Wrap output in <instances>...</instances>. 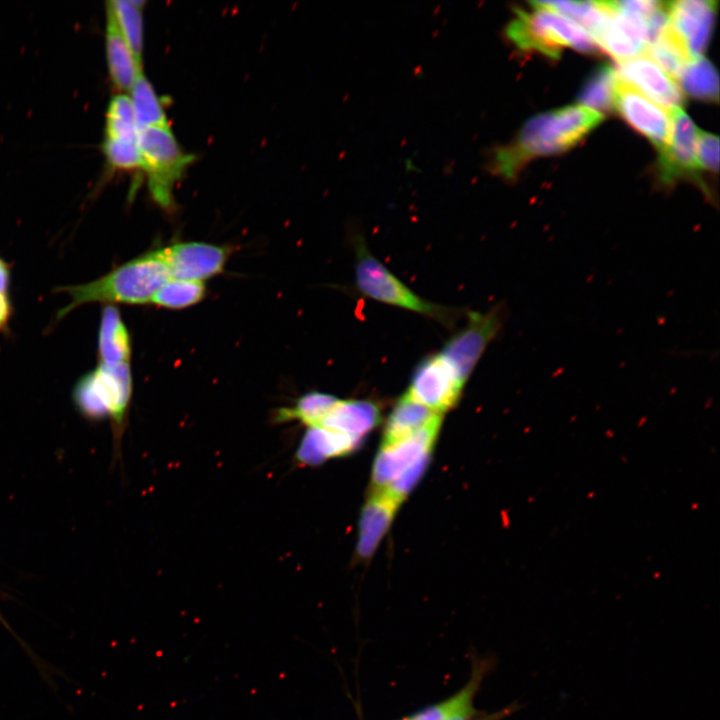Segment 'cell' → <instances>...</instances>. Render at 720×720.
Wrapping results in <instances>:
<instances>
[{"instance_id": "1", "label": "cell", "mask_w": 720, "mask_h": 720, "mask_svg": "<svg viewBox=\"0 0 720 720\" xmlns=\"http://www.w3.org/2000/svg\"><path fill=\"white\" fill-rule=\"evenodd\" d=\"M602 120V114L580 105L536 115L510 143L495 149L489 169L506 180H514L530 160L569 150Z\"/></svg>"}, {"instance_id": "2", "label": "cell", "mask_w": 720, "mask_h": 720, "mask_svg": "<svg viewBox=\"0 0 720 720\" xmlns=\"http://www.w3.org/2000/svg\"><path fill=\"white\" fill-rule=\"evenodd\" d=\"M170 277L163 248L151 250L118 266L88 283L57 287L70 302L57 313V320L75 308L94 302L104 304H146Z\"/></svg>"}, {"instance_id": "3", "label": "cell", "mask_w": 720, "mask_h": 720, "mask_svg": "<svg viewBox=\"0 0 720 720\" xmlns=\"http://www.w3.org/2000/svg\"><path fill=\"white\" fill-rule=\"evenodd\" d=\"M531 10L515 9V16L506 26V37L522 51L541 53L552 59L566 47L583 53H596L599 46L576 21L546 8L536 1Z\"/></svg>"}, {"instance_id": "4", "label": "cell", "mask_w": 720, "mask_h": 720, "mask_svg": "<svg viewBox=\"0 0 720 720\" xmlns=\"http://www.w3.org/2000/svg\"><path fill=\"white\" fill-rule=\"evenodd\" d=\"M131 395L128 363L114 366L98 363L79 378L73 388V401L82 416L94 421L110 419L115 452L119 450L126 427Z\"/></svg>"}, {"instance_id": "5", "label": "cell", "mask_w": 720, "mask_h": 720, "mask_svg": "<svg viewBox=\"0 0 720 720\" xmlns=\"http://www.w3.org/2000/svg\"><path fill=\"white\" fill-rule=\"evenodd\" d=\"M354 247L355 282L363 295L432 318L443 325L455 323L459 315L457 310L432 303L416 294L370 252L363 239L356 238Z\"/></svg>"}, {"instance_id": "6", "label": "cell", "mask_w": 720, "mask_h": 720, "mask_svg": "<svg viewBox=\"0 0 720 720\" xmlns=\"http://www.w3.org/2000/svg\"><path fill=\"white\" fill-rule=\"evenodd\" d=\"M138 146L153 200L163 209H172L174 184L192 162V156L183 152L169 126L139 129Z\"/></svg>"}, {"instance_id": "7", "label": "cell", "mask_w": 720, "mask_h": 720, "mask_svg": "<svg viewBox=\"0 0 720 720\" xmlns=\"http://www.w3.org/2000/svg\"><path fill=\"white\" fill-rule=\"evenodd\" d=\"M504 315L503 305H496L485 313L469 312L464 328L452 336L439 352L464 382L500 331Z\"/></svg>"}, {"instance_id": "8", "label": "cell", "mask_w": 720, "mask_h": 720, "mask_svg": "<svg viewBox=\"0 0 720 720\" xmlns=\"http://www.w3.org/2000/svg\"><path fill=\"white\" fill-rule=\"evenodd\" d=\"M465 383L447 360L436 353L417 365L405 394L428 409L443 414L455 406Z\"/></svg>"}, {"instance_id": "9", "label": "cell", "mask_w": 720, "mask_h": 720, "mask_svg": "<svg viewBox=\"0 0 720 720\" xmlns=\"http://www.w3.org/2000/svg\"><path fill=\"white\" fill-rule=\"evenodd\" d=\"M441 422L439 416L413 434L382 446L372 470L375 487L384 488L411 467L429 460Z\"/></svg>"}, {"instance_id": "10", "label": "cell", "mask_w": 720, "mask_h": 720, "mask_svg": "<svg viewBox=\"0 0 720 720\" xmlns=\"http://www.w3.org/2000/svg\"><path fill=\"white\" fill-rule=\"evenodd\" d=\"M699 130L681 109L671 112V130L667 146L658 155V175L671 185L681 178L699 181L696 147Z\"/></svg>"}, {"instance_id": "11", "label": "cell", "mask_w": 720, "mask_h": 720, "mask_svg": "<svg viewBox=\"0 0 720 720\" xmlns=\"http://www.w3.org/2000/svg\"><path fill=\"white\" fill-rule=\"evenodd\" d=\"M614 106L622 118L661 152L668 144L671 115L636 88L616 77Z\"/></svg>"}, {"instance_id": "12", "label": "cell", "mask_w": 720, "mask_h": 720, "mask_svg": "<svg viewBox=\"0 0 720 720\" xmlns=\"http://www.w3.org/2000/svg\"><path fill=\"white\" fill-rule=\"evenodd\" d=\"M717 2L678 0L666 2L669 23L692 60L702 57L712 33Z\"/></svg>"}, {"instance_id": "13", "label": "cell", "mask_w": 720, "mask_h": 720, "mask_svg": "<svg viewBox=\"0 0 720 720\" xmlns=\"http://www.w3.org/2000/svg\"><path fill=\"white\" fill-rule=\"evenodd\" d=\"M173 279L201 281L223 271L229 249L204 242H179L163 248Z\"/></svg>"}, {"instance_id": "14", "label": "cell", "mask_w": 720, "mask_h": 720, "mask_svg": "<svg viewBox=\"0 0 720 720\" xmlns=\"http://www.w3.org/2000/svg\"><path fill=\"white\" fill-rule=\"evenodd\" d=\"M617 78L633 84L650 100L672 112L684 104V95L675 83L657 64L647 56H636L619 62Z\"/></svg>"}, {"instance_id": "15", "label": "cell", "mask_w": 720, "mask_h": 720, "mask_svg": "<svg viewBox=\"0 0 720 720\" xmlns=\"http://www.w3.org/2000/svg\"><path fill=\"white\" fill-rule=\"evenodd\" d=\"M612 9L613 13L596 43L619 63L644 51L648 44V34L643 16Z\"/></svg>"}, {"instance_id": "16", "label": "cell", "mask_w": 720, "mask_h": 720, "mask_svg": "<svg viewBox=\"0 0 720 720\" xmlns=\"http://www.w3.org/2000/svg\"><path fill=\"white\" fill-rule=\"evenodd\" d=\"M401 500L384 488H376L366 502L359 526L357 554L369 558L388 530Z\"/></svg>"}, {"instance_id": "17", "label": "cell", "mask_w": 720, "mask_h": 720, "mask_svg": "<svg viewBox=\"0 0 720 720\" xmlns=\"http://www.w3.org/2000/svg\"><path fill=\"white\" fill-rule=\"evenodd\" d=\"M379 421L380 410L374 402L337 399L319 424L314 427H322L362 440Z\"/></svg>"}, {"instance_id": "18", "label": "cell", "mask_w": 720, "mask_h": 720, "mask_svg": "<svg viewBox=\"0 0 720 720\" xmlns=\"http://www.w3.org/2000/svg\"><path fill=\"white\" fill-rule=\"evenodd\" d=\"M360 441L322 427H308L296 450L295 458L297 463L302 465H319L330 458L350 453Z\"/></svg>"}, {"instance_id": "19", "label": "cell", "mask_w": 720, "mask_h": 720, "mask_svg": "<svg viewBox=\"0 0 720 720\" xmlns=\"http://www.w3.org/2000/svg\"><path fill=\"white\" fill-rule=\"evenodd\" d=\"M97 352L101 364L114 366L129 362L130 337L119 310L115 306L106 305L102 309Z\"/></svg>"}, {"instance_id": "20", "label": "cell", "mask_w": 720, "mask_h": 720, "mask_svg": "<svg viewBox=\"0 0 720 720\" xmlns=\"http://www.w3.org/2000/svg\"><path fill=\"white\" fill-rule=\"evenodd\" d=\"M106 12V57L109 73L116 87L130 90L137 76L142 73V65L138 63L118 30L111 13L107 9Z\"/></svg>"}, {"instance_id": "21", "label": "cell", "mask_w": 720, "mask_h": 720, "mask_svg": "<svg viewBox=\"0 0 720 720\" xmlns=\"http://www.w3.org/2000/svg\"><path fill=\"white\" fill-rule=\"evenodd\" d=\"M439 416L443 414L434 412L403 394L387 420L382 446L413 434Z\"/></svg>"}, {"instance_id": "22", "label": "cell", "mask_w": 720, "mask_h": 720, "mask_svg": "<svg viewBox=\"0 0 720 720\" xmlns=\"http://www.w3.org/2000/svg\"><path fill=\"white\" fill-rule=\"evenodd\" d=\"M484 669L479 665L470 681L458 693L445 701L424 709L407 720H461L473 718L478 712L473 699L482 680Z\"/></svg>"}, {"instance_id": "23", "label": "cell", "mask_w": 720, "mask_h": 720, "mask_svg": "<svg viewBox=\"0 0 720 720\" xmlns=\"http://www.w3.org/2000/svg\"><path fill=\"white\" fill-rule=\"evenodd\" d=\"M646 53L669 77L678 79L685 66L692 61L684 43L670 23L650 42Z\"/></svg>"}, {"instance_id": "24", "label": "cell", "mask_w": 720, "mask_h": 720, "mask_svg": "<svg viewBox=\"0 0 720 720\" xmlns=\"http://www.w3.org/2000/svg\"><path fill=\"white\" fill-rule=\"evenodd\" d=\"M106 9L111 13L118 30L131 49L136 60L142 65V2L132 0H113L107 2Z\"/></svg>"}, {"instance_id": "25", "label": "cell", "mask_w": 720, "mask_h": 720, "mask_svg": "<svg viewBox=\"0 0 720 720\" xmlns=\"http://www.w3.org/2000/svg\"><path fill=\"white\" fill-rule=\"evenodd\" d=\"M129 98L138 130L149 126H169L161 100L143 73L131 86Z\"/></svg>"}, {"instance_id": "26", "label": "cell", "mask_w": 720, "mask_h": 720, "mask_svg": "<svg viewBox=\"0 0 720 720\" xmlns=\"http://www.w3.org/2000/svg\"><path fill=\"white\" fill-rule=\"evenodd\" d=\"M678 79L689 96L703 101L718 102V74L707 59L700 57L689 62Z\"/></svg>"}, {"instance_id": "27", "label": "cell", "mask_w": 720, "mask_h": 720, "mask_svg": "<svg viewBox=\"0 0 720 720\" xmlns=\"http://www.w3.org/2000/svg\"><path fill=\"white\" fill-rule=\"evenodd\" d=\"M616 72L608 65L598 67L585 82L578 101L599 114L610 112L614 106Z\"/></svg>"}, {"instance_id": "28", "label": "cell", "mask_w": 720, "mask_h": 720, "mask_svg": "<svg viewBox=\"0 0 720 720\" xmlns=\"http://www.w3.org/2000/svg\"><path fill=\"white\" fill-rule=\"evenodd\" d=\"M337 399L322 392H308L301 396L294 406L278 409L274 420L277 423L297 420L307 427H314L319 424Z\"/></svg>"}, {"instance_id": "29", "label": "cell", "mask_w": 720, "mask_h": 720, "mask_svg": "<svg viewBox=\"0 0 720 720\" xmlns=\"http://www.w3.org/2000/svg\"><path fill=\"white\" fill-rule=\"evenodd\" d=\"M205 292L201 281L171 279L161 286L151 302L165 308L181 309L200 302Z\"/></svg>"}, {"instance_id": "30", "label": "cell", "mask_w": 720, "mask_h": 720, "mask_svg": "<svg viewBox=\"0 0 720 720\" xmlns=\"http://www.w3.org/2000/svg\"><path fill=\"white\" fill-rule=\"evenodd\" d=\"M105 135L113 139L138 137V126L129 96L118 94L111 99L106 113Z\"/></svg>"}, {"instance_id": "31", "label": "cell", "mask_w": 720, "mask_h": 720, "mask_svg": "<svg viewBox=\"0 0 720 720\" xmlns=\"http://www.w3.org/2000/svg\"><path fill=\"white\" fill-rule=\"evenodd\" d=\"M104 154L108 163L116 169L142 168L138 137L133 139L105 138Z\"/></svg>"}, {"instance_id": "32", "label": "cell", "mask_w": 720, "mask_h": 720, "mask_svg": "<svg viewBox=\"0 0 720 720\" xmlns=\"http://www.w3.org/2000/svg\"><path fill=\"white\" fill-rule=\"evenodd\" d=\"M696 157L700 168H704L712 172H718L719 138L715 135L699 131Z\"/></svg>"}, {"instance_id": "33", "label": "cell", "mask_w": 720, "mask_h": 720, "mask_svg": "<svg viewBox=\"0 0 720 720\" xmlns=\"http://www.w3.org/2000/svg\"><path fill=\"white\" fill-rule=\"evenodd\" d=\"M610 3L616 10L639 14L644 18L664 5V2L652 0L610 1Z\"/></svg>"}, {"instance_id": "34", "label": "cell", "mask_w": 720, "mask_h": 720, "mask_svg": "<svg viewBox=\"0 0 720 720\" xmlns=\"http://www.w3.org/2000/svg\"><path fill=\"white\" fill-rule=\"evenodd\" d=\"M11 315V303L8 293L0 291V329L5 328Z\"/></svg>"}, {"instance_id": "35", "label": "cell", "mask_w": 720, "mask_h": 720, "mask_svg": "<svg viewBox=\"0 0 720 720\" xmlns=\"http://www.w3.org/2000/svg\"><path fill=\"white\" fill-rule=\"evenodd\" d=\"M509 711H511V710H509ZM509 711L498 712L497 714H494L489 718L488 717L487 718H479V719L468 718V719H461V720H497V719H500L503 716H505L506 712H509Z\"/></svg>"}, {"instance_id": "36", "label": "cell", "mask_w": 720, "mask_h": 720, "mask_svg": "<svg viewBox=\"0 0 720 720\" xmlns=\"http://www.w3.org/2000/svg\"><path fill=\"white\" fill-rule=\"evenodd\" d=\"M404 720H407V719H404Z\"/></svg>"}]
</instances>
